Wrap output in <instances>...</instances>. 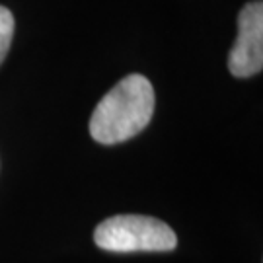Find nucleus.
I'll return each instance as SVG.
<instances>
[{"instance_id":"nucleus-1","label":"nucleus","mask_w":263,"mask_h":263,"mask_svg":"<svg viewBox=\"0 0 263 263\" xmlns=\"http://www.w3.org/2000/svg\"><path fill=\"white\" fill-rule=\"evenodd\" d=\"M156 96L151 80L129 74L100 100L90 117V135L100 144H119L139 135L151 123Z\"/></svg>"},{"instance_id":"nucleus-2","label":"nucleus","mask_w":263,"mask_h":263,"mask_svg":"<svg viewBox=\"0 0 263 263\" xmlns=\"http://www.w3.org/2000/svg\"><path fill=\"white\" fill-rule=\"evenodd\" d=\"M98 248L115 254L172 252L178 236L166 222L144 215H115L100 222L94 232Z\"/></svg>"},{"instance_id":"nucleus-3","label":"nucleus","mask_w":263,"mask_h":263,"mask_svg":"<svg viewBox=\"0 0 263 263\" xmlns=\"http://www.w3.org/2000/svg\"><path fill=\"white\" fill-rule=\"evenodd\" d=\"M263 68V2L252 0L238 14V37L228 55V70L236 78H250Z\"/></svg>"},{"instance_id":"nucleus-4","label":"nucleus","mask_w":263,"mask_h":263,"mask_svg":"<svg viewBox=\"0 0 263 263\" xmlns=\"http://www.w3.org/2000/svg\"><path fill=\"white\" fill-rule=\"evenodd\" d=\"M12 35H14V16L8 8L0 6V65L8 55Z\"/></svg>"}]
</instances>
